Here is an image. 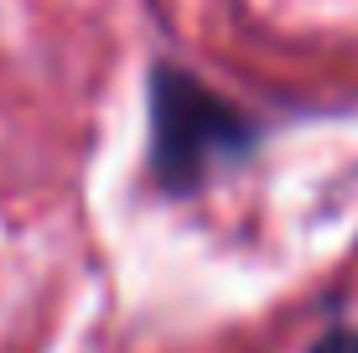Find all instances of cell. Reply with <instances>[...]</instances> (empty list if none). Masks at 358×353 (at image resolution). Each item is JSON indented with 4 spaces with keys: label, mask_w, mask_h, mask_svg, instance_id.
Here are the masks:
<instances>
[{
    "label": "cell",
    "mask_w": 358,
    "mask_h": 353,
    "mask_svg": "<svg viewBox=\"0 0 358 353\" xmlns=\"http://www.w3.org/2000/svg\"><path fill=\"white\" fill-rule=\"evenodd\" d=\"M145 115H151V177L166 198L208 192L218 177L239 172L260 145V125L239 104L177 63H151Z\"/></svg>",
    "instance_id": "1"
},
{
    "label": "cell",
    "mask_w": 358,
    "mask_h": 353,
    "mask_svg": "<svg viewBox=\"0 0 358 353\" xmlns=\"http://www.w3.org/2000/svg\"><path fill=\"white\" fill-rule=\"evenodd\" d=\"M306 353H358V327H327Z\"/></svg>",
    "instance_id": "2"
}]
</instances>
